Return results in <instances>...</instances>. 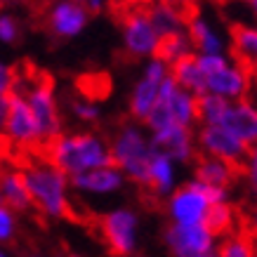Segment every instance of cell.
I'll return each mask as SVG.
<instances>
[{
  "mask_svg": "<svg viewBox=\"0 0 257 257\" xmlns=\"http://www.w3.org/2000/svg\"><path fill=\"white\" fill-rule=\"evenodd\" d=\"M241 170H243V177H245V184H248L250 194L257 198V144L248 149V156L243 161Z\"/></svg>",
  "mask_w": 257,
  "mask_h": 257,
  "instance_id": "4316f807",
  "label": "cell"
},
{
  "mask_svg": "<svg viewBox=\"0 0 257 257\" xmlns=\"http://www.w3.org/2000/svg\"><path fill=\"white\" fill-rule=\"evenodd\" d=\"M111 163L123 172L125 179H130L140 187H147L149 182V165L154 158V149L149 142V135L140 125H123L113 140L109 142Z\"/></svg>",
  "mask_w": 257,
  "mask_h": 257,
  "instance_id": "3957f363",
  "label": "cell"
},
{
  "mask_svg": "<svg viewBox=\"0 0 257 257\" xmlns=\"http://www.w3.org/2000/svg\"><path fill=\"white\" fill-rule=\"evenodd\" d=\"M3 3H8V0H0V5H3Z\"/></svg>",
  "mask_w": 257,
  "mask_h": 257,
  "instance_id": "74e56055",
  "label": "cell"
},
{
  "mask_svg": "<svg viewBox=\"0 0 257 257\" xmlns=\"http://www.w3.org/2000/svg\"><path fill=\"white\" fill-rule=\"evenodd\" d=\"M196 62L205 76V94H215L226 101L248 97L252 90V71L231 62L224 55H196Z\"/></svg>",
  "mask_w": 257,
  "mask_h": 257,
  "instance_id": "277c9868",
  "label": "cell"
},
{
  "mask_svg": "<svg viewBox=\"0 0 257 257\" xmlns=\"http://www.w3.org/2000/svg\"><path fill=\"white\" fill-rule=\"evenodd\" d=\"M179 187V165H175L170 158L161 156L154 151L151 165H149V182L147 189L158 198H168V196Z\"/></svg>",
  "mask_w": 257,
  "mask_h": 257,
  "instance_id": "ac0fdd59",
  "label": "cell"
},
{
  "mask_svg": "<svg viewBox=\"0 0 257 257\" xmlns=\"http://www.w3.org/2000/svg\"><path fill=\"white\" fill-rule=\"evenodd\" d=\"M99 231L113 255H133L140 245V217L130 208H113L99 219Z\"/></svg>",
  "mask_w": 257,
  "mask_h": 257,
  "instance_id": "9c48e42d",
  "label": "cell"
},
{
  "mask_svg": "<svg viewBox=\"0 0 257 257\" xmlns=\"http://www.w3.org/2000/svg\"><path fill=\"white\" fill-rule=\"evenodd\" d=\"M187 36L191 45L198 50V55H224V43L217 36V31L201 17V12L187 19Z\"/></svg>",
  "mask_w": 257,
  "mask_h": 257,
  "instance_id": "d6986e66",
  "label": "cell"
},
{
  "mask_svg": "<svg viewBox=\"0 0 257 257\" xmlns=\"http://www.w3.org/2000/svg\"><path fill=\"white\" fill-rule=\"evenodd\" d=\"M0 135L17 149H33L43 144L36 118H33L29 104L24 99V94L17 92V90L10 94L8 118H5V125H3V133Z\"/></svg>",
  "mask_w": 257,
  "mask_h": 257,
  "instance_id": "8fae6325",
  "label": "cell"
},
{
  "mask_svg": "<svg viewBox=\"0 0 257 257\" xmlns=\"http://www.w3.org/2000/svg\"><path fill=\"white\" fill-rule=\"evenodd\" d=\"M71 111H73V116L78 118L80 123H97L99 116H101L99 106H97L94 99H90V97H83V99L71 101Z\"/></svg>",
  "mask_w": 257,
  "mask_h": 257,
  "instance_id": "484cf974",
  "label": "cell"
},
{
  "mask_svg": "<svg viewBox=\"0 0 257 257\" xmlns=\"http://www.w3.org/2000/svg\"><path fill=\"white\" fill-rule=\"evenodd\" d=\"M165 245L170 257H217L219 238L203 222L170 224L165 231Z\"/></svg>",
  "mask_w": 257,
  "mask_h": 257,
  "instance_id": "ba28073f",
  "label": "cell"
},
{
  "mask_svg": "<svg viewBox=\"0 0 257 257\" xmlns=\"http://www.w3.org/2000/svg\"><path fill=\"white\" fill-rule=\"evenodd\" d=\"M151 149L161 156L170 158L175 165H189L196 158V135L191 127L184 125H165L149 135Z\"/></svg>",
  "mask_w": 257,
  "mask_h": 257,
  "instance_id": "7c38bea8",
  "label": "cell"
},
{
  "mask_svg": "<svg viewBox=\"0 0 257 257\" xmlns=\"http://www.w3.org/2000/svg\"><path fill=\"white\" fill-rule=\"evenodd\" d=\"M22 175L31 196V208H38L50 219H62L69 215L71 182L59 168H55L45 158V161L29 163Z\"/></svg>",
  "mask_w": 257,
  "mask_h": 257,
  "instance_id": "7a4b0ae2",
  "label": "cell"
},
{
  "mask_svg": "<svg viewBox=\"0 0 257 257\" xmlns=\"http://www.w3.org/2000/svg\"><path fill=\"white\" fill-rule=\"evenodd\" d=\"M17 234V215L8 205L0 203V243L12 241Z\"/></svg>",
  "mask_w": 257,
  "mask_h": 257,
  "instance_id": "83f0119b",
  "label": "cell"
},
{
  "mask_svg": "<svg viewBox=\"0 0 257 257\" xmlns=\"http://www.w3.org/2000/svg\"><path fill=\"white\" fill-rule=\"evenodd\" d=\"M231 52L234 62L255 73L257 69V26L234 24L231 26Z\"/></svg>",
  "mask_w": 257,
  "mask_h": 257,
  "instance_id": "44dd1931",
  "label": "cell"
},
{
  "mask_svg": "<svg viewBox=\"0 0 257 257\" xmlns=\"http://www.w3.org/2000/svg\"><path fill=\"white\" fill-rule=\"evenodd\" d=\"M87 19L90 15L73 0H57L47 10V29L57 38H76L85 29Z\"/></svg>",
  "mask_w": 257,
  "mask_h": 257,
  "instance_id": "2e32d148",
  "label": "cell"
},
{
  "mask_svg": "<svg viewBox=\"0 0 257 257\" xmlns=\"http://www.w3.org/2000/svg\"><path fill=\"white\" fill-rule=\"evenodd\" d=\"M194 52V45H191V40H189L187 31H172V33H163V36H158V45H156V59L165 62L168 66L182 59V57H187Z\"/></svg>",
  "mask_w": 257,
  "mask_h": 257,
  "instance_id": "cb8c5ba5",
  "label": "cell"
},
{
  "mask_svg": "<svg viewBox=\"0 0 257 257\" xmlns=\"http://www.w3.org/2000/svg\"><path fill=\"white\" fill-rule=\"evenodd\" d=\"M243 222H245L243 231H245V234H248L250 238L257 243V198L250 203V208L245 210V215H243Z\"/></svg>",
  "mask_w": 257,
  "mask_h": 257,
  "instance_id": "4dcf8cb0",
  "label": "cell"
},
{
  "mask_svg": "<svg viewBox=\"0 0 257 257\" xmlns=\"http://www.w3.org/2000/svg\"><path fill=\"white\" fill-rule=\"evenodd\" d=\"M245 3H248L250 8H252V10H255V12H257V0H245Z\"/></svg>",
  "mask_w": 257,
  "mask_h": 257,
  "instance_id": "836d02e7",
  "label": "cell"
},
{
  "mask_svg": "<svg viewBox=\"0 0 257 257\" xmlns=\"http://www.w3.org/2000/svg\"><path fill=\"white\" fill-rule=\"evenodd\" d=\"M8 109H10V94H0V133H3V125L8 118Z\"/></svg>",
  "mask_w": 257,
  "mask_h": 257,
  "instance_id": "d6a6232c",
  "label": "cell"
},
{
  "mask_svg": "<svg viewBox=\"0 0 257 257\" xmlns=\"http://www.w3.org/2000/svg\"><path fill=\"white\" fill-rule=\"evenodd\" d=\"M17 92L24 94V99L29 104L43 144L55 140L57 135H62V113H59V104H57L55 85L47 76H33L26 85L17 80Z\"/></svg>",
  "mask_w": 257,
  "mask_h": 257,
  "instance_id": "52a82bcc",
  "label": "cell"
},
{
  "mask_svg": "<svg viewBox=\"0 0 257 257\" xmlns=\"http://www.w3.org/2000/svg\"><path fill=\"white\" fill-rule=\"evenodd\" d=\"M170 76V66L156 57H151V62L147 64V69L142 73V78L137 80V85L133 90V97H130V113H133L137 120H147L149 111L154 109V104L158 99V90H161V83Z\"/></svg>",
  "mask_w": 257,
  "mask_h": 257,
  "instance_id": "4fadbf2b",
  "label": "cell"
},
{
  "mask_svg": "<svg viewBox=\"0 0 257 257\" xmlns=\"http://www.w3.org/2000/svg\"><path fill=\"white\" fill-rule=\"evenodd\" d=\"M0 257H8V255H5V252H3V250H0Z\"/></svg>",
  "mask_w": 257,
  "mask_h": 257,
  "instance_id": "8d00e7d4",
  "label": "cell"
},
{
  "mask_svg": "<svg viewBox=\"0 0 257 257\" xmlns=\"http://www.w3.org/2000/svg\"><path fill=\"white\" fill-rule=\"evenodd\" d=\"M238 177V168L226 161L210 156H201L194 158V179L208 184V187H217V189H229Z\"/></svg>",
  "mask_w": 257,
  "mask_h": 257,
  "instance_id": "e0dca14e",
  "label": "cell"
},
{
  "mask_svg": "<svg viewBox=\"0 0 257 257\" xmlns=\"http://www.w3.org/2000/svg\"><path fill=\"white\" fill-rule=\"evenodd\" d=\"M73 3H78V5L85 10L87 15H94V12H99L101 5H104L101 0H73Z\"/></svg>",
  "mask_w": 257,
  "mask_h": 257,
  "instance_id": "1f68e13d",
  "label": "cell"
},
{
  "mask_svg": "<svg viewBox=\"0 0 257 257\" xmlns=\"http://www.w3.org/2000/svg\"><path fill=\"white\" fill-rule=\"evenodd\" d=\"M19 22H17L12 15H8V12H3L0 15V43H8V45H12V43H17L19 40Z\"/></svg>",
  "mask_w": 257,
  "mask_h": 257,
  "instance_id": "f1b7e54d",
  "label": "cell"
},
{
  "mask_svg": "<svg viewBox=\"0 0 257 257\" xmlns=\"http://www.w3.org/2000/svg\"><path fill=\"white\" fill-rule=\"evenodd\" d=\"M196 151L201 156L226 161V163L236 165L238 170L248 156V147L229 130H224L222 125H201L196 133Z\"/></svg>",
  "mask_w": 257,
  "mask_h": 257,
  "instance_id": "30bf717a",
  "label": "cell"
},
{
  "mask_svg": "<svg viewBox=\"0 0 257 257\" xmlns=\"http://www.w3.org/2000/svg\"><path fill=\"white\" fill-rule=\"evenodd\" d=\"M0 203L15 212H24L31 208V196H29L22 170L0 172Z\"/></svg>",
  "mask_w": 257,
  "mask_h": 257,
  "instance_id": "ffe728a7",
  "label": "cell"
},
{
  "mask_svg": "<svg viewBox=\"0 0 257 257\" xmlns=\"http://www.w3.org/2000/svg\"><path fill=\"white\" fill-rule=\"evenodd\" d=\"M147 127L158 130L165 125H184V127H194L198 123V97L194 92H189L184 87H179L172 76L161 83L158 90V99L154 104V109L147 116Z\"/></svg>",
  "mask_w": 257,
  "mask_h": 257,
  "instance_id": "5b68a950",
  "label": "cell"
},
{
  "mask_svg": "<svg viewBox=\"0 0 257 257\" xmlns=\"http://www.w3.org/2000/svg\"><path fill=\"white\" fill-rule=\"evenodd\" d=\"M217 125H222L234 137H238L248 149L255 147L257 144V101L250 99V97L226 101Z\"/></svg>",
  "mask_w": 257,
  "mask_h": 257,
  "instance_id": "5bb4252c",
  "label": "cell"
},
{
  "mask_svg": "<svg viewBox=\"0 0 257 257\" xmlns=\"http://www.w3.org/2000/svg\"><path fill=\"white\" fill-rule=\"evenodd\" d=\"M45 158L59 168L66 177L111 163L109 142L94 133L57 135L45 144Z\"/></svg>",
  "mask_w": 257,
  "mask_h": 257,
  "instance_id": "6da1fadb",
  "label": "cell"
},
{
  "mask_svg": "<svg viewBox=\"0 0 257 257\" xmlns=\"http://www.w3.org/2000/svg\"><path fill=\"white\" fill-rule=\"evenodd\" d=\"M113 257H140V255H135L133 252V255H113Z\"/></svg>",
  "mask_w": 257,
  "mask_h": 257,
  "instance_id": "e575fe53",
  "label": "cell"
},
{
  "mask_svg": "<svg viewBox=\"0 0 257 257\" xmlns=\"http://www.w3.org/2000/svg\"><path fill=\"white\" fill-rule=\"evenodd\" d=\"M203 224L208 226L217 238H222V236L231 234V231L238 229V210L234 208V203H229V201L212 203L210 208H208V215H205Z\"/></svg>",
  "mask_w": 257,
  "mask_h": 257,
  "instance_id": "603a6c76",
  "label": "cell"
},
{
  "mask_svg": "<svg viewBox=\"0 0 257 257\" xmlns=\"http://www.w3.org/2000/svg\"><path fill=\"white\" fill-rule=\"evenodd\" d=\"M170 76L175 78V83H177L179 87H184V90H189V92H194L196 97L205 94V76H203L201 66H198V62H196L194 52L187 55V57H182V59H177V62L172 64Z\"/></svg>",
  "mask_w": 257,
  "mask_h": 257,
  "instance_id": "7402d4cb",
  "label": "cell"
},
{
  "mask_svg": "<svg viewBox=\"0 0 257 257\" xmlns=\"http://www.w3.org/2000/svg\"><path fill=\"white\" fill-rule=\"evenodd\" d=\"M217 257H257V243L243 229H236L219 238Z\"/></svg>",
  "mask_w": 257,
  "mask_h": 257,
  "instance_id": "d4e9b609",
  "label": "cell"
},
{
  "mask_svg": "<svg viewBox=\"0 0 257 257\" xmlns=\"http://www.w3.org/2000/svg\"><path fill=\"white\" fill-rule=\"evenodd\" d=\"M17 78L19 73L17 69H12L10 64L0 62V94H12L17 90Z\"/></svg>",
  "mask_w": 257,
  "mask_h": 257,
  "instance_id": "f546056e",
  "label": "cell"
},
{
  "mask_svg": "<svg viewBox=\"0 0 257 257\" xmlns=\"http://www.w3.org/2000/svg\"><path fill=\"white\" fill-rule=\"evenodd\" d=\"M252 83H257V69H255V73H252Z\"/></svg>",
  "mask_w": 257,
  "mask_h": 257,
  "instance_id": "d590c367",
  "label": "cell"
},
{
  "mask_svg": "<svg viewBox=\"0 0 257 257\" xmlns=\"http://www.w3.org/2000/svg\"><path fill=\"white\" fill-rule=\"evenodd\" d=\"M165 201H168V217L172 219V224H198L205 222L208 208L212 203L229 201V189L208 187L198 179H189L187 184L175 189Z\"/></svg>",
  "mask_w": 257,
  "mask_h": 257,
  "instance_id": "8992f818",
  "label": "cell"
},
{
  "mask_svg": "<svg viewBox=\"0 0 257 257\" xmlns=\"http://www.w3.org/2000/svg\"><path fill=\"white\" fill-rule=\"evenodd\" d=\"M69 182L71 189H76L83 196H113L125 187L127 179L123 177V172L116 165L109 163L80 172V175H73V177H69Z\"/></svg>",
  "mask_w": 257,
  "mask_h": 257,
  "instance_id": "9a60e30c",
  "label": "cell"
}]
</instances>
